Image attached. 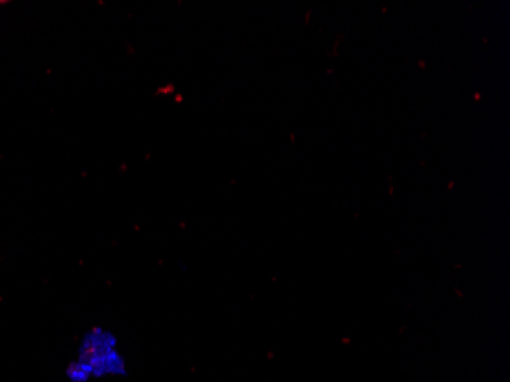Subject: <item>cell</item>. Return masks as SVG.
Segmentation results:
<instances>
[{
	"label": "cell",
	"mask_w": 510,
	"mask_h": 382,
	"mask_svg": "<svg viewBox=\"0 0 510 382\" xmlns=\"http://www.w3.org/2000/svg\"><path fill=\"white\" fill-rule=\"evenodd\" d=\"M117 349L118 338L111 330L104 329V327L93 326L81 338L76 359L87 366H93Z\"/></svg>",
	"instance_id": "1"
},
{
	"label": "cell",
	"mask_w": 510,
	"mask_h": 382,
	"mask_svg": "<svg viewBox=\"0 0 510 382\" xmlns=\"http://www.w3.org/2000/svg\"><path fill=\"white\" fill-rule=\"evenodd\" d=\"M92 367L93 379H106V378H126L128 374V364L124 355L117 349L108 357L100 359Z\"/></svg>",
	"instance_id": "2"
},
{
	"label": "cell",
	"mask_w": 510,
	"mask_h": 382,
	"mask_svg": "<svg viewBox=\"0 0 510 382\" xmlns=\"http://www.w3.org/2000/svg\"><path fill=\"white\" fill-rule=\"evenodd\" d=\"M65 378L67 382H91L93 381L92 367L78 359H72L65 368Z\"/></svg>",
	"instance_id": "3"
}]
</instances>
